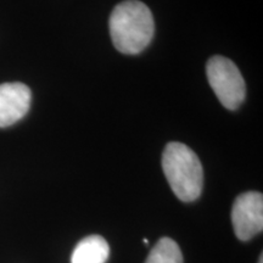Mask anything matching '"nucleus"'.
Returning a JSON list of instances; mask_svg holds the SVG:
<instances>
[{
    "mask_svg": "<svg viewBox=\"0 0 263 263\" xmlns=\"http://www.w3.org/2000/svg\"><path fill=\"white\" fill-rule=\"evenodd\" d=\"M111 41L122 54L136 55L153 41L155 24L150 9L138 0H126L112 10L108 21Z\"/></svg>",
    "mask_w": 263,
    "mask_h": 263,
    "instance_id": "nucleus-1",
    "label": "nucleus"
},
{
    "mask_svg": "<svg viewBox=\"0 0 263 263\" xmlns=\"http://www.w3.org/2000/svg\"><path fill=\"white\" fill-rule=\"evenodd\" d=\"M162 168L171 189L184 202H192L201 195L203 171L199 157L183 143L172 141L164 147Z\"/></svg>",
    "mask_w": 263,
    "mask_h": 263,
    "instance_id": "nucleus-2",
    "label": "nucleus"
},
{
    "mask_svg": "<svg viewBox=\"0 0 263 263\" xmlns=\"http://www.w3.org/2000/svg\"><path fill=\"white\" fill-rule=\"evenodd\" d=\"M206 73L212 90L223 106L236 110L245 100L246 85L234 62L217 55L207 62Z\"/></svg>",
    "mask_w": 263,
    "mask_h": 263,
    "instance_id": "nucleus-3",
    "label": "nucleus"
},
{
    "mask_svg": "<svg viewBox=\"0 0 263 263\" xmlns=\"http://www.w3.org/2000/svg\"><path fill=\"white\" fill-rule=\"evenodd\" d=\"M232 222L236 238L248 241L263 229V196L246 192L236 197L232 209Z\"/></svg>",
    "mask_w": 263,
    "mask_h": 263,
    "instance_id": "nucleus-4",
    "label": "nucleus"
},
{
    "mask_svg": "<svg viewBox=\"0 0 263 263\" xmlns=\"http://www.w3.org/2000/svg\"><path fill=\"white\" fill-rule=\"evenodd\" d=\"M32 93L20 82L0 84V128L12 126L27 115Z\"/></svg>",
    "mask_w": 263,
    "mask_h": 263,
    "instance_id": "nucleus-5",
    "label": "nucleus"
},
{
    "mask_svg": "<svg viewBox=\"0 0 263 263\" xmlns=\"http://www.w3.org/2000/svg\"><path fill=\"white\" fill-rule=\"evenodd\" d=\"M110 246L103 236L89 235L82 239L73 250L71 263H106Z\"/></svg>",
    "mask_w": 263,
    "mask_h": 263,
    "instance_id": "nucleus-6",
    "label": "nucleus"
},
{
    "mask_svg": "<svg viewBox=\"0 0 263 263\" xmlns=\"http://www.w3.org/2000/svg\"><path fill=\"white\" fill-rule=\"evenodd\" d=\"M145 263H183V255L174 240L162 238L151 250Z\"/></svg>",
    "mask_w": 263,
    "mask_h": 263,
    "instance_id": "nucleus-7",
    "label": "nucleus"
},
{
    "mask_svg": "<svg viewBox=\"0 0 263 263\" xmlns=\"http://www.w3.org/2000/svg\"><path fill=\"white\" fill-rule=\"evenodd\" d=\"M258 263H263V255L259 256V261H258Z\"/></svg>",
    "mask_w": 263,
    "mask_h": 263,
    "instance_id": "nucleus-8",
    "label": "nucleus"
}]
</instances>
